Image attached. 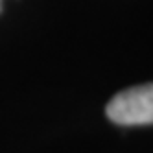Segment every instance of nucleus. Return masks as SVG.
I'll return each mask as SVG.
<instances>
[{"mask_svg": "<svg viewBox=\"0 0 153 153\" xmlns=\"http://www.w3.org/2000/svg\"><path fill=\"white\" fill-rule=\"evenodd\" d=\"M105 111L118 126L153 124V83L137 85L118 92Z\"/></svg>", "mask_w": 153, "mask_h": 153, "instance_id": "f257e3e1", "label": "nucleus"}, {"mask_svg": "<svg viewBox=\"0 0 153 153\" xmlns=\"http://www.w3.org/2000/svg\"><path fill=\"white\" fill-rule=\"evenodd\" d=\"M0 7H2V0H0Z\"/></svg>", "mask_w": 153, "mask_h": 153, "instance_id": "f03ea898", "label": "nucleus"}]
</instances>
